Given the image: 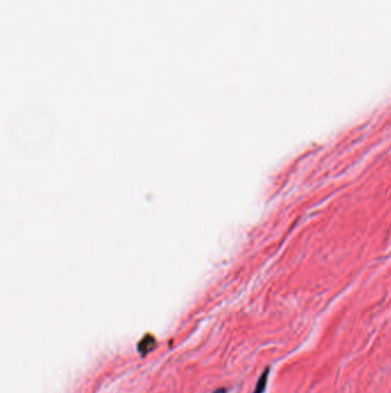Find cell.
Returning <instances> with one entry per match:
<instances>
[{
    "instance_id": "obj_1",
    "label": "cell",
    "mask_w": 391,
    "mask_h": 393,
    "mask_svg": "<svg viewBox=\"0 0 391 393\" xmlns=\"http://www.w3.org/2000/svg\"><path fill=\"white\" fill-rule=\"evenodd\" d=\"M156 346L157 343L156 340H155V338L153 336H150V334H147V336L142 338V340L138 344V351L140 352L142 356H145L146 354L156 349Z\"/></svg>"
},
{
    "instance_id": "obj_2",
    "label": "cell",
    "mask_w": 391,
    "mask_h": 393,
    "mask_svg": "<svg viewBox=\"0 0 391 393\" xmlns=\"http://www.w3.org/2000/svg\"><path fill=\"white\" fill-rule=\"evenodd\" d=\"M269 373H270V368L267 367V368L263 372V373L261 375L260 379H258L256 388H255V390H254V393H264L265 389H266L267 379H269Z\"/></svg>"
},
{
    "instance_id": "obj_3",
    "label": "cell",
    "mask_w": 391,
    "mask_h": 393,
    "mask_svg": "<svg viewBox=\"0 0 391 393\" xmlns=\"http://www.w3.org/2000/svg\"><path fill=\"white\" fill-rule=\"evenodd\" d=\"M213 393H227V390L225 388H221V389H217Z\"/></svg>"
}]
</instances>
